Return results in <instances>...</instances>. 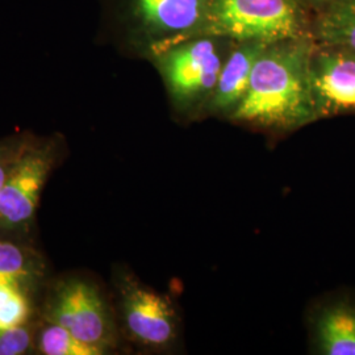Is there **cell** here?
<instances>
[{"label":"cell","instance_id":"cell-15","mask_svg":"<svg viewBox=\"0 0 355 355\" xmlns=\"http://www.w3.org/2000/svg\"><path fill=\"white\" fill-rule=\"evenodd\" d=\"M36 340V330L31 322L0 330V355H21L28 353Z\"/></svg>","mask_w":355,"mask_h":355},{"label":"cell","instance_id":"cell-6","mask_svg":"<svg viewBox=\"0 0 355 355\" xmlns=\"http://www.w3.org/2000/svg\"><path fill=\"white\" fill-rule=\"evenodd\" d=\"M45 321L64 327L104 353L114 345V322L108 306L99 290L86 280L62 282L48 302Z\"/></svg>","mask_w":355,"mask_h":355},{"label":"cell","instance_id":"cell-17","mask_svg":"<svg viewBox=\"0 0 355 355\" xmlns=\"http://www.w3.org/2000/svg\"><path fill=\"white\" fill-rule=\"evenodd\" d=\"M302 1L304 3L305 6H306L312 12H315V11L321 10V8L329 6V4L337 1V0H302Z\"/></svg>","mask_w":355,"mask_h":355},{"label":"cell","instance_id":"cell-13","mask_svg":"<svg viewBox=\"0 0 355 355\" xmlns=\"http://www.w3.org/2000/svg\"><path fill=\"white\" fill-rule=\"evenodd\" d=\"M35 346L38 353L44 355H102L103 350L80 341L70 330L46 321V324L36 331Z\"/></svg>","mask_w":355,"mask_h":355},{"label":"cell","instance_id":"cell-2","mask_svg":"<svg viewBox=\"0 0 355 355\" xmlns=\"http://www.w3.org/2000/svg\"><path fill=\"white\" fill-rule=\"evenodd\" d=\"M101 35L127 51H155L205 35L208 0H101Z\"/></svg>","mask_w":355,"mask_h":355},{"label":"cell","instance_id":"cell-12","mask_svg":"<svg viewBox=\"0 0 355 355\" xmlns=\"http://www.w3.org/2000/svg\"><path fill=\"white\" fill-rule=\"evenodd\" d=\"M40 255L19 242L0 239V277L31 283L41 275Z\"/></svg>","mask_w":355,"mask_h":355},{"label":"cell","instance_id":"cell-7","mask_svg":"<svg viewBox=\"0 0 355 355\" xmlns=\"http://www.w3.org/2000/svg\"><path fill=\"white\" fill-rule=\"evenodd\" d=\"M311 80L318 119L355 114V53L315 42Z\"/></svg>","mask_w":355,"mask_h":355},{"label":"cell","instance_id":"cell-1","mask_svg":"<svg viewBox=\"0 0 355 355\" xmlns=\"http://www.w3.org/2000/svg\"><path fill=\"white\" fill-rule=\"evenodd\" d=\"M313 46L312 37L268 44L232 119L274 130H292L318 120L311 80Z\"/></svg>","mask_w":355,"mask_h":355},{"label":"cell","instance_id":"cell-3","mask_svg":"<svg viewBox=\"0 0 355 355\" xmlns=\"http://www.w3.org/2000/svg\"><path fill=\"white\" fill-rule=\"evenodd\" d=\"M312 17L302 0H208L205 35L266 44L312 37Z\"/></svg>","mask_w":355,"mask_h":355},{"label":"cell","instance_id":"cell-14","mask_svg":"<svg viewBox=\"0 0 355 355\" xmlns=\"http://www.w3.org/2000/svg\"><path fill=\"white\" fill-rule=\"evenodd\" d=\"M26 287L20 280L0 277V330L29 322L32 306Z\"/></svg>","mask_w":355,"mask_h":355},{"label":"cell","instance_id":"cell-8","mask_svg":"<svg viewBox=\"0 0 355 355\" xmlns=\"http://www.w3.org/2000/svg\"><path fill=\"white\" fill-rule=\"evenodd\" d=\"M121 312L129 336L144 346L164 347L177 336V318L165 296L136 280L120 286Z\"/></svg>","mask_w":355,"mask_h":355},{"label":"cell","instance_id":"cell-10","mask_svg":"<svg viewBox=\"0 0 355 355\" xmlns=\"http://www.w3.org/2000/svg\"><path fill=\"white\" fill-rule=\"evenodd\" d=\"M318 354L355 355V303L347 297L321 306L313 325Z\"/></svg>","mask_w":355,"mask_h":355},{"label":"cell","instance_id":"cell-5","mask_svg":"<svg viewBox=\"0 0 355 355\" xmlns=\"http://www.w3.org/2000/svg\"><path fill=\"white\" fill-rule=\"evenodd\" d=\"M54 162V141L26 139L0 192V229L29 228Z\"/></svg>","mask_w":355,"mask_h":355},{"label":"cell","instance_id":"cell-9","mask_svg":"<svg viewBox=\"0 0 355 355\" xmlns=\"http://www.w3.org/2000/svg\"><path fill=\"white\" fill-rule=\"evenodd\" d=\"M267 45L261 41H239L233 45L209 99L212 111L232 114L237 108L249 87L254 64Z\"/></svg>","mask_w":355,"mask_h":355},{"label":"cell","instance_id":"cell-4","mask_svg":"<svg viewBox=\"0 0 355 355\" xmlns=\"http://www.w3.org/2000/svg\"><path fill=\"white\" fill-rule=\"evenodd\" d=\"M234 44L227 37L200 35L174 42L149 58L164 78L171 101L189 108L211 99Z\"/></svg>","mask_w":355,"mask_h":355},{"label":"cell","instance_id":"cell-11","mask_svg":"<svg viewBox=\"0 0 355 355\" xmlns=\"http://www.w3.org/2000/svg\"><path fill=\"white\" fill-rule=\"evenodd\" d=\"M315 42L355 53V0H337L313 12Z\"/></svg>","mask_w":355,"mask_h":355},{"label":"cell","instance_id":"cell-16","mask_svg":"<svg viewBox=\"0 0 355 355\" xmlns=\"http://www.w3.org/2000/svg\"><path fill=\"white\" fill-rule=\"evenodd\" d=\"M26 137H15L0 141V192L4 187V183L11 173L13 164L21 152Z\"/></svg>","mask_w":355,"mask_h":355}]
</instances>
